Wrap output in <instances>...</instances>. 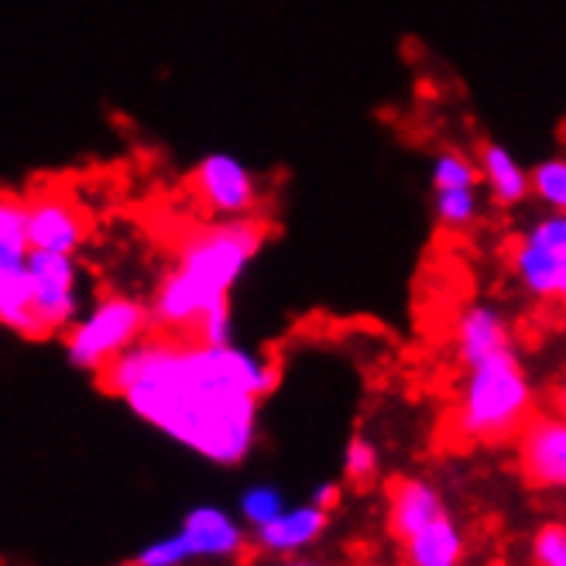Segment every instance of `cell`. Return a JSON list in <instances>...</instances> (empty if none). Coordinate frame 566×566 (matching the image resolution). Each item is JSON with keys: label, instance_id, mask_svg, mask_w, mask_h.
I'll return each instance as SVG.
<instances>
[{"label": "cell", "instance_id": "obj_1", "mask_svg": "<svg viewBox=\"0 0 566 566\" xmlns=\"http://www.w3.org/2000/svg\"><path fill=\"white\" fill-rule=\"evenodd\" d=\"M96 381L161 437L217 468H238L258 443L261 402L279 385V364L234 340L148 333Z\"/></svg>", "mask_w": 566, "mask_h": 566}, {"label": "cell", "instance_id": "obj_2", "mask_svg": "<svg viewBox=\"0 0 566 566\" xmlns=\"http://www.w3.org/2000/svg\"><path fill=\"white\" fill-rule=\"evenodd\" d=\"M264 238L269 227L261 217L207 220L192 227L148 295L155 333L207 344L234 340L230 295L264 248Z\"/></svg>", "mask_w": 566, "mask_h": 566}, {"label": "cell", "instance_id": "obj_3", "mask_svg": "<svg viewBox=\"0 0 566 566\" xmlns=\"http://www.w3.org/2000/svg\"><path fill=\"white\" fill-rule=\"evenodd\" d=\"M536 412V385L528 378L518 347H509L463 368V381L450 406V437L468 447L515 443Z\"/></svg>", "mask_w": 566, "mask_h": 566}, {"label": "cell", "instance_id": "obj_4", "mask_svg": "<svg viewBox=\"0 0 566 566\" xmlns=\"http://www.w3.org/2000/svg\"><path fill=\"white\" fill-rule=\"evenodd\" d=\"M148 333H155L148 298L127 295V292H107L93 298L80 313V319L65 329L62 344L73 368L99 375L124 350L142 344Z\"/></svg>", "mask_w": 566, "mask_h": 566}, {"label": "cell", "instance_id": "obj_5", "mask_svg": "<svg viewBox=\"0 0 566 566\" xmlns=\"http://www.w3.org/2000/svg\"><path fill=\"white\" fill-rule=\"evenodd\" d=\"M512 285L536 306H556L566 313V213L525 220L509 241Z\"/></svg>", "mask_w": 566, "mask_h": 566}, {"label": "cell", "instance_id": "obj_6", "mask_svg": "<svg viewBox=\"0 0 566 566\" xmlns=\"http://www.w3.org/2000/svg\"><path fill=\"white\" fill-rule=\"evenodd\" d=\"M24 275H28V298H31L28 340L65 337V329H70L86 310L80 258L31 248Z\"/></svg>", "mask_w": 566, "mask_h": 566}, {"label": "cell", "instance_id": "obj_7", "mask_svg": "<svg viewBox=\"0 0 566 566\" xmlns=\"http://www.w3.org/2000/svg\"><path fill=\"white\" fill-rule=\"evenodd\" d=\"M199 210L210 220H241L258 217L261 186L248 165L230 151H210L196 161L189 176Z\"/></svg>", "mask_w": 566, "mask_h": 566}, {"label": "cell", "instance_id": "obj_8", "mask_svg": "<svg viewBox=\"0 0 566 566\" xmlns=\"http://www.w3.org/2000/svg\"><path fill=\"white\" fill-rule=\"evenodd\" d=\"M515 463L528 488L566 494V419L539 409L515 440Z\"/></svg>", "mask_w": 566, "mask_h": 566}, {"label": "cell", "instance_id": "obj_9", "mask_svg": "<svg viewBox=\"0 0 566 566\" xmlns=\"http://www.w3.org/2000/svg\"><path fill=\"white\" fill-rule=\"evenodd\" d=\"M515 347V326L509 319V313L491 303V298H474L468 303L457 319H453V354L460 368H471V364L502 354Z\"/></svg>", "mask_w": 566, "mask_h": 566}, {"label": "cell", "instance_id": "obj_10", "mask_svg": "<svg viewBox=\"0 0 566 566\" xmlns=\"http://www.w3.org/2000/svg\"><path fill=\"white\" fill-rule=\"evenodd\" d=\"M28 199V234L31 248L55 254H80L86 241V217L62 192H39Z\"/></svg>", "mask_w": 566, "mask_h": 566}, {"label": "cell", "instance_id": "obj_11", "mask_svg": "<svg viewBox=\"0 0 566 566\" xmlns=\"http://www.w3.org/2000/svg\"><path fill=\"white\" fill-rule=\"evenodd\" d=\"M440 515H447V505H443L440 488L429 478L402 474V478L388 481V488H385V525L391 532V539L406 543L409 536H416L419 528L437 522Z\"/></svg>", "mask_w": 566, "mask_h": 566}, {"label": "cell", "instance_id": "obj_12", "mask_svg": "<svg viewBox=\"0 0 566 566\" xmlns=\"http://www.w3.org/2000/svg\"><path fill=\"white\" fill-rule=\"evenodd\" d=\"M179 532H182L192 559H241L248 553V546L254 543L248 536L244 522L230 518L217 505H196L182 518Z\"/></svg>", "mask_w": 566, "mask_h": 566}, {"label": "cell", "instance_id": "obj_13", "mask_svg": "<svg viewBox=\"0 0 566 566\" xmlns=\"http://www.w3.org/2000/svg\"><path fill=\"white\" fill-rule=\"evenodd\" d=\"M329 525V512L316 502L285 509L275 522L261 525L251 532L254 549L272 556V559H295L298 553H306L310 546H316L323 539V532Z\"/></svg>", "mask_w": 566, "mask_h": 566}, {"label": "cell", "instance_id": "obj_14", "mask_svg": "<svg viewBox=\"0 0 566 566\" xmlns=\"http://www.w3.org/2000/svg\"><path fill=\"white\" fill-rule=\"evenodd\" d=\"M478 165H481V182L488 186V196L494 207L515 210L525 199H532V169L515 158L512 148L502 142H484L478 148Z\"/></svg>", "mask_w": 566, "mask_h": 566}, {"label": "cell", "instance_id": "obj_15", "mask_svg": "<svg viewBox=\"0 0 566 566\" xmlns=\"http://www.w3.org/2000/svg\"><path fill=\"white\" fill-rule=\"evenodd\" d=\"M463 556H468V536L450 515H440L402 543L406 566H463Z\"/></svg>", "mask_w": 566, "mask_h": 566}, {"label": "cell", "instance_id": "obj_16", "mask_svg": "<svg viewBox=\"0 0 566 566\" xmlns=\"http://www.w3.org/2000/svg\"><path fill=\"white\" fill-rule=\"evenodd\" d=\"M28 254V199L18 192H4V199H0V269H21Z\"/></svg>", "mask_w": 566, "mask_h": 566}, {"label": "cell", "instance_id": "obj_17", "mask_svg": "<svg viewBox=\"0 0 566 566\" xmlns=\"http://www.w3.org/2000/svg\"><path fill=\"white\" fill-rule=\"evenodd\" d=\"M432 217L450 234L478 227L481 220V186L478 189H432Z\"/></svg>", "mask_w": 566, "mask_h": 566}, {"label": "cell", "instance_id": "obj_18", "mask_svg": "<svg viewBox=\"0 0 566 566\" xmlns=\"http://www.w3.org/2000/svg\"><path fill=\"white\" fill-rule=\"evenodd\" d=\"M429 186L432 189H478V186H484L478 155H468L460 148H440L429 165Z\"/></svg>", "mask_w": 566, "mask_h": 566}, {"label": "cell", "instance_id": "obj_19", "mask_svg": "<svg viewBox=\"0 0 566 566\" xmlns=\"http://www.w3.org/2000/svg\"><path fill=\"white\" fill-rule=\"evenodd\" d=\"M532 199L549 213H566V155L532 165Z\"/></svg>", "mask_w": 566, "mask_h": 566}, {"label": "cell", "instance_id": "obj_20", "mask_svg": "<svg viewBox=\"0 0 566 566\" xmlns=\"http://www.w3.org/2000/svg\"><path fill=\"white\" fill-rule=\"evenodd\" d=\"M285 512V497L279 488H269V484H258V488H248L241 494V522L254 532L261 525L275 522L279 515Z\"/></svg>", "mask_w": 566, "mask_h": 566}, {"label": "cell", "instance_id": "obj_21", "mask_svg": "<svg viewBox=\"0 0 566 566\" xmlns=\"http://www.w3.org/2000/svg\"><path fill=\"white\" fill-rule=\"evenodd\" d=\"M381 471V453L371 440L364 437H354L344 450V478L357 488L371 484Z\"/></svg>", "mask_w": 566, "mask_h": 566}, {"label": "cell", "instance_id": "obj_22", "mask_svg": "<svg viewBox=\"0 0 566 566\" xmlns=\"http://www.w3.org/2000/svg\"><path fill=\"white\" fill-rule=\"evenodd\" d=\"M186 563H192V553H189L179 528L148 543L145 549L135 553V559H130V566H186Z\"/></svg>", "mask_w": 566, "mask_h": 566}, {"label": "cell", "instance_id": "obj_23", "mask_svg": "<svg viewBox=\"0 0 566 566\" xmlns=\"http://www.w3.org/2000/svg\"><path fill=\"white\" fill-rule=\"evenodd\" d=\"M532 563L566 566V525L563 522H549L532 536Z\"/></svg>", "mask_w": 566, "mask_h": 566}, {"label": "cell", "instance_id": "obj_24", "mask_svg": "<svg viewBox=\"0 0 566 566\" xmlns=\"http://www.w3.org/2000/svg\"><path fill=\"white\" fill-rule=\"evenodd\" d=\"M310 502H316V505H323L326 512H333V509L340 505V488H337V484H319V488L313 491Z\"/></svg>", "mask_w": 566, "mask_h": 566}, {"label": "cell", "instance_id": "obj_25", "mask_svg": "<svg viewBox=\"0 0 566 566\" xmlns=\"http://www.w3.org/2000/svg\"><path fill=\"white\" fill-rule=\"evenodd\" d=\"M546 409H553L556 416L566 419V371H563L559 381L553 385V391H549V406H546Z\"/></svg>", "mask_w": 566, "mask_h": 566}, {"label": "cell", "instance_id": "obj_26", "mask_svg": "<svg viewBox=\"0 0 566 566\" xmlns=\"http://www.w3.org/2000/svg\"><path fill=\"white\" fill-rule=\"evenodd\" d=\"M285 566H323L316 559H285Z\"/></svg>", "mask_w": 566, "mask_h": 566}]
</instances>
